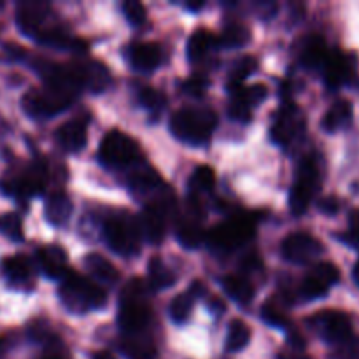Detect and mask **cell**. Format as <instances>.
<instances>
[{
  "mask_svg": "<svg viewBox=\"0 0 359 359\" xmlns=\"http://www.w3.org/2000/svg\"><path fill=\"white\" fill-rule=\"evenodd\" d=\"M58 294L67 311L76 314H83L91 309H100L107 302V294L100 284L76 272H69L60 280Z\"/></svg>",
  "mask_w": 359,
  "mask_h": 359,
  "instance_id": "1",
  "label": "cell"
},
{
  "mask_svg": "<svg viewBox=\"0 0 359 359\" xmlns=\"http://www.w3.org/2000/svg\"><path fill=\"white\" fill-rule=\"evenodd\" d=\"M151 321V307L147 300V287L140 279H132L121 291L118 323L128 335L142 332Z\"/></svg>",
  "mask_w": 359,
  "mask_h": 359,
  "instance_id": "2",
  "label": "cell"
},
{
  "mask_svg": "<svg viewBox=\"0 0 359 359\" xmlns=\"http://www.w3.org/2000/svg\"><path fill=\"white\" fill-rule=\"evenodd\" d=\"M217 126V116L210 109L184 107L170 118V132L179 140L193 146L205 144Z\"/></svg>",
  "mask_w": 359,
  "mask_h": 359,
  "instance_id": "3",
  "label": "cell"
},
{
  "mask_svg": "<svg viewBox=\"0 0 359 359\" xmlns=\"http://www.w3.org/2000/svg\"><path fill=\"white\" fill-rule=\"evenodd\" d=\"M256 231V221L252 216H233L223 221L207 235V242L214 251L230 252L248 244Z\"/></svg>",
  "mask_w": 359,
  "mask_h": 359,
  "instance_id": "4",
  "label": "cell"
},
{
  "mask_svg": "<svg viewBox=\"0 0 359 359\" xmlns=\"http://www.w3.org/2000/svg\"><path fill=\"white\" fill-rule=\"evenodd\" d=\"M104 237L109 248L119 256H133L140 251V233L139 221L130 214L112 216L104 224Z\"/></svg>",
  "mask_w": 359,
  "mask_h": 359,
  "instance_id": "5",
  "label": "cell"
},
{
  "mask_svg": "<svg viewBox=\"0 0 359 359\" xmlns=\"http://www.w3.org/2000/svg\"><path fill=\"white\" fill-rule=\"evenodd\" d=\"M140 149L135 140L119 130L105 133L98 147V160L104 167L119 168L132 165L139 160Z\"/></svg>",
  "mask_w": 359,
  "mask_h": 359,
  "instance_id": "6",
  "label": "cell"
},
{
  "mask_svg": "<svg viewBox=\"0 0 359 359\" xmlns=\"http://www.w3.org/2000/svg\"><path fill=\"white\" fill-rule=\"evenodd\" d=\"M319 188V172L311 158H305L298 167L297 182L290 191V209L294 216L307 212L311 200Z\"/></svg>",
  "mask_w": 359,
  "mask_h": 359,
  "instance_id": "7",
  "label": "cell"
},
{
  "mask_svg": "<svg viewBox=\"0 0 359 359\" xmlns=\"http://www.w3.org/2000/svg\"><path fill=\"white\" fill-rule=\"evenodd\" d=\"M323 251V245L314 235L307 231H294L290 233L280 244V255L286 262L304 265L318 258Z\"/></svg>",
  "mask_w": 359,
  "mask_h": 359,
  "instance_id": "8",
  "label": "cell"
},
{
  "mask_svg": "<svg viewBox=\"0 0 359 359\" xmlns=\"http://www.w3.org/2000/svg\"><path fill=\"white\" fill-rule=\"evenodd\" d=\"M311 325L330 344H344L353 337V323L346 312L325 311L311 319Z\"/></svg>",
  "mask_w": 359,
  "mask_h": 359,
  "instance_id": "9",
  "label": "cell"
},
{
  "mask_svg": "<svg viewBox=\"0 0 359 359\" xmlns=\"http://www.w3.org/2000/svg\"><path fill=\"white\" fill-rule=\"evenodd\" d=\"M46 181H48V168L42 161H37L30 168H27V172L20 177L4 182V191L20 196V198H30L44 191Z\"/></svg>",
  "mask_w": 359,
  "mask_h": 359,
  "instance_id": "10",
  "label": "cell"
},
{
  "mask_svg": "<svg viewBox=\"0 0 359 359\" xmlns=\"http://www.w3.org/2000/svg\"><path fill=\"white\" fill-rule=\"evenodd\" d=\"M167 207L161 203H147L140 216L137 217L139 221L140 233L142 238H146L151 244H161L167 231Z\"/></svg>",
  "mask_w": 359,
  "mask_h": 359,
  "instance_id": "11",
  "label": "cell"
},
{
  "mask_svg": "<svg viewBox=\"0 0 359 359\" xmlns=\"http://www.w3.org/2000/svg\"><path fill=\"white\" fill-rule=\"evenodd\" d=\"M49 13L48 4L42 2H25L18 6L16 11V23L20 30L28 37L37 39L42 32V23L46 21Z\"/></svg>",
  "mask_w": 359,
  "mask_h": 359,
  "instance_id": "12",
  "label": "cell"
},
{
  "mask_svg": "<svg viewBox=\"0 0 359 359\" xmlns=\"http://www.w3.org/2000/svg\"><path fill=\"white\" fill-rule=\"evenodd\" d=\"M39 265H41L42 272L49 277V279L62 280L69 270V259H67L65 251L60 245H46V248L39 249L37 252Z\"/></svg>",
  "mask_w": 359,
  "mask_h": 359,
  "instance_id": "13",
  "label": "cell"
},
{
  "mask_svg": "<svg viewBox=\"0 0 359 359\" xmlns=\"http://www.w3.org/2000/svg\"><path fill=\"white\" fill-rule=\"evenodd\" d=\"M56 140L69 153L84 149L88 140V123L81 118L63 123L56 132Z\"/></svg>",
  "mask_w": 359,
  "mask_h": 359,
  "instance_id": "14",
  "label": "cell"
},
{
  "mask_svg": "<svg viewBox=\"0 0 359 359\" xmlns=\"http://www.w3.org/2000/svg\"><path fill=\"white\" fill-rule=\"evenodd\" d=\"M353 77V63L351 58L344 53H330L325 63V81L330 90H337Z\"/></svg>",
  "mask_w": 359,
  "mask_h": 359,
  "instance_id": "15",
  "label": "cell"
},
{
  "mask_svg": "<svg viewBox=\"0 0 359 359\" xmlns=\"http://www.w3.org/2000/svg\"><path fill=\"white\" fill-rule=\"evenodd\" d=\"M161 60H163L161 48L158 44H153V42L137 44L130 51V62L137 70H142V72H151L156 67H160Z\"/></svg>",
  "mask_w": 359,
  "mask_h": 359,
  "instance_id": "16",
  "label": "cell"
},
{
  "mask_svg": "<svg viewBox=\"0 0 359 359\" xmlns=\"http://www.w3.org/2000/svg\"><path fill=\"white\" fill-rule=\"evenodd\" d=\"M202 212H193L189 217L179 221L177 238L186 249H195L205 241V231L202 228Z\"/></svg>",
  "mask_w": 359,
  "mask_h": 359,
  "instance_id": "17",
  "label": "cell"
},
{
  "mask_svg": "<svg viewBox=\"0 0 359 359\" xmlns=\"http://www.w3.org/2000/svg\"><path fill=\"white\" fill-rule=\"evenodd\" d=\"M84 269L90 272L93 277L95 283H105V284H114L118 283L119 272L105 256L97 255V252H90L84 258Z\"/></svg>",
  "mask_w": 359,
  "mask_h": 359,
  "instance_id": "18",
  "label": "cell"
},
{
  "mask_svg": "<svg viewBox=\"0 0 359 359\" xmlns=\"http://www.w3.org/2000/svg\"><path fill=\"white\" fill-rule=\"evenodd\" d=\"M46 219L53 226H63L72 216V202L63 191H56L46 200Z\"/></svg>",
  "mask_w": 359,
  "mask_h": 359,
  "instance_id": "19",
  "label": "cell"
},
{
  "mask_svg": "<svg viewBox=\"0 0 359 359\" xmlns=\"http://www.w3.org/2000/svg\"><path fill=\"white\" fill-rule=\"evenodd\" d=\"M304 130V119L302 121H297V114L294 112H286L283 111L280 118L273 123L272 126V140L279 146H286L290 144V140L293 139L294 133L302 132Z\"/></svg>",
  "mask_w": 359,
  "mask_h": 359,
  "instance_id": "20",
  "label": "cell"
},
{
  "mask_svg": "<svg viewBox=\"0 0 359 359\" xmlns=\"http://www.w3.org/2000/svg\"><path fill=\"white\" fill-rule=\"evenodd\" d=\"M351 119H353V105L347 100H339L328 109V112L323 118L321 126L328 133H335L346 125H349Z\"/></svg>",
  "mask_w": 359,
  "mask_h": 359,
  "instance_id": "21",
  "label": "cell"
},
{
  "mask_svg": "<svg viewBox=\"0 0 359 359\" xmlns=\"http://www.w3.org/2000/svg\"><path fill=\"white\" fill-rule=\"evenodd\" d=\"M328 56L330 51L326 48L325 39L319 35H311L302 51V63L309 69H319V67H325Z\"/></svg>",
  "mask_w": 359,
  "mask_h": 359,
  "instance_id": "22",
  "label": "cell"
},
{
  "mask_svg": "<svg viewBox=\"0 0 359 359\" xmlns=\"http://www.w3.org/2000/svg\"><path fill=\"white\" fill-rule=\"evenodd\" d=\"M223 290L228 297L241 305H249L255 298V287L245 277L226 276L223 279Z\"/></svg>",
  "mask_w": 359,
  "mask_h": 359,
  "instance_id": "23",
  "label": "cell"
},
{
  "mask_svg": "<svg viewBox=\"0 0 359 359\" xmlns=\"http://www.w3.org/2000/svg\"><path fill=\"white\" fill-rule=\"evenodd\" d=\"M2 273L13 283H25L32 277V263L27 256H9L2 262Z\"/></svg>",
  "mask_w": 359,
  "mask_h": 359,
  "instance_id": "24",
  "label": "cell"
},
{
  "mask_svg": "<svg viewBox=\"0 0 359 359\" xmlns=\"http://www.w3.org/2000/svg\"><path fill=\"white\" fill-rule=\"evenodd\" d=\"M177 283L175 273L161 262V258H153L149 262V284L154 290H167Z\"/></svg>",
  "mask_w": 359,
  "mask_h": 359,
  "instance_id": "25",
  "label": "cell"
},
{
  "mask_svg": "<svg viewBox=\"0 0 359 359\" xmlns=\"http://www.w3.org/2000/svg\"><path fill=\"white\" fill-rule=\"evenodd\" d=\"M81 70H83L84 86L90 88L91 91H102L109 84L111 77H109L107 69L102 63L91 62V63H79Z\"/></svg>",
  "mask_w": 359,
  "mask_h": 359,
  "instance_id": "26",
  "label": "cell"
},
{
  "mask_svg": "<svg viewBox=\"0 0 359 359\" xmlns=\"http://www.w3.org/2000/svg\"><path fill=\"white\" fill-rule=\"evenodd\" d=\"M249 340H251V330H249V326L244 321H241V319L231 321L226 333V342H224V347H226L228 353H238L244 347H248Z\"/></svg>",
  "mask_w": 359,
  "mask_h": 359,
  "instance_id": "27",
  "label": "cell"
},
{
  "mask_svg": "<svg viewBox=\"0 0 359 359\" xmlns=\"http://www.w3.org/2000/svg\"><path fill=\"white\" fill-rule=\"evenodd\" d=\"M216 39L209 34L207 30H196L195 34H191L188 41V56L191 62H198L203 56L207 55L210 48L216 44Z\"/></svg>",
  "mask_w": 359,
  "mask_h": 359,
  "instance_id": "28",
  "label": "cell"
},
{
  "mask_svg": "<svg viewBox=\"0 0 359 359\" xmlns=\"http://www.w3.org/2000/svg\"><path fill=\"white\" fill-rule=\"evenodd\" d=\"M256 69H258V62H256V58H252V56H245V58H242L241 62L235 65L233 72H231L230 76V81H228V88H230L231 93H237L241 88H244V81L248 79L251 74H255Z\"/></svg>",
  "mask_w": 359,
  "mask_h": 359,
  "instance_id": "29",
  "label": "cell"
},
{
  "mask_svg": "<svg viewBox=\"0 0 359 359\" xmlns=\"http://www.w3.org/2000/svg\"><path fill=\"white\" fill-rule=\"evenodd\" d=\"M249 39H251L249 28H245L244 25H230L228 28H224L223 35H221V39L217 42H219V46H223L226 49H237L248 44Z\"/></svg>",
  "mask_w": 359,
  "mask_h": 359,
  "instance_id": "30",
  "label": "cell"
},
{
  "mask_svg": "<svg viewBox=\"0 0 359 359\" xmlns=\"http://www.w3.org/2000/svg\"><path fill=\"white\" fill-rule=\"evenodd\" d=\"M0 233L9 241L21 242L23 241V224L18 214H0Z\"/></svg>",
  "mask_w": 359,
  "mask_h": 359,
  "instance_id": "31",
  "label": "cell"
},
{
  "mask_svg": "<svg viewBox=\"0 0 359 359\" xmlns=\"http://www.w3.org/2000/svg\"><path fill=\"white\" fill-rule=\"evenodd\" d=\"M330 290H332V287L326 283H323L312 270L311 273L305 277L304 283H302V294H304L307 300H319V298H325Z\"/></svg>",
  "mask_w": 359,
  "mask_h": 359,
  "instance_id": "32",
  "label": "cell"
},
{
  "mask_svg": "<svg viewBox=\"0 0 359 359\" xmlns=\"http://www.w3.org/2000/svg\"><path fill=\"white\" fill-rule=\"evenodd\" d=\"M189 184H191V189H195V191H212V188L216 186V172L210 167H207V165H202V167H198L193 172Z\"/></svg>",
  "mask_w": 359,
  "mask_h": 359,
  "instance_id": "33",
  "label": "cell"
},
{
  "mask_svg": "<svg viewBox=\"0 0 359 359\" xmlns=\"http://www.w3.org/2000/svg\"><path fill=\"white\" fill-rule=\"evenodd\" d=\"M266 93H269V91H266V88L263 86V84H252L251 88H248V86L241 88L237 93H233V98L235 100H238V102H242V104L248 105L249 109H252L265 100Z\"/></svg>",
  "mask_w": 359,
  "mask_h": 359,
  "instance_id": "34",
  "label": "cell"
},
{
  "mask_svg": "<svg viewBox=\"0 0 359 359\" xmlns=\"http://www.w3.org/2000/svg\"><path fill=\"white\" fill-rule=\"evenodd\" d=\"M193 302L195 298L189 293H182L179 297H175L170 304V316L175 323H184L188 321L189 314H191Z\"/></svg>",
  "mask_w": 359,
  "mask_h": 359,
  "instance_id": "35",
  "label": "cell"
},
{
  "mask_svg": "<svg viewBox=\"0 0 359 359\" xmlns=\"http://www.w3.org/2000/svg\"><path fill=\"white\" fill-rule=\"evenodd\" d=\"M160 184V179L153 170H139L130 175V186L135 193H146Z\"/></svg>",
  "mask_w": 359,
  "mask_h": 359,
  "instance_id": "36",
  "label": "cell"
},
{
  "mask_svg": "<svg viewBox=\"0 0 359 359\" xmlns=\"http://www.w3.org/2000/svg\"><path fill=\"white\" fill-rule=\"evenodd\" d=\"M139 100L147 111L153 112H160L161 109L167 105V97H165L160 90H154V88H144V90L140 91Z\"/></svg>",
  "mask_w": 359,
  "mask_h": 359,
  "instance_id": "37",
  "label": "cell"
},
{
  "mask_svg": "<svg viewBox=\"0 0 359 359\" xmlns=\"http://www.w3.org/2000/svg\"><path fill=\"white\" fill-rule=\"evenodd\" d=\"M262 318H263V321L266 323V325L276 326V328H286V326H287L286 314H284L283 309H280L279 305L273 304L272 300L266 302V304L263 305Z\"/></svg>",
  "mask_w": 359,
  "mask_h": 359,
  "instance_id": "38",
  "label": "cell"
},
{
  "mask_svg": "<svg viewBox=\"0 0 359 359\" xmlns=\"http://www.w3.org/2000/svg\"><path fill=\"white\" fill-rule=\"evenodd\" d=\"M312 272H314L316 276L323 280V283L328 284L330 287H333L335 284H339V280H340V270L337 269V265H333V263H330V262L318 263V265L312 269Z\"/></svg>",
  "mask_w": 359,
  "mask_h": 359,
  "instance_id": "39",
  "label": "cell"
},
{
  "mask_svg": "<svg viewBox=\"0 0 359 359\" xmlns=\"http://www.w3.org/2000/svg\"><path fill=\"white\" fill-rule=\"evenodd\" d=\"M123 13H125L126 20L132 25H142L144 20H146V9L137 0H126L123 4Z\"/></svg>",
  "mask_w": 359,
  "mask_h": 359,
  "instance_id": "40",
  "label": "cell"
},
{
  "mask_svg": "<svg viewBox=\"0 0 359 359\" xmlns=\"http://www.w3.org/2000/svg\"><path fill=\"white\" fill-rule=\"evenodd\" d=\"M340 241L347 242L353 248L359 249V210H354L349 217V231L347 233L339 235Z\"/></svg>",
  "mask_w": 359,
  "mask_h": 359,
  "instance_id": "41",
  "label": "cell"
},
{
  "mask_svg": "<svg viewBox=\"0 0 359 359\" xmlns=\"http://www.w3.org/2000/svg\"><path fill=\"white\" fill-rule=\"evenodd\" d=\"M252 109H249L248 105L242 104V102L235 100L230 104V107H228V114H230L231 119H235V121H241V123H249L252 119V114H251Z\"/></svg>",
  "mask_w": 359,
  "mask_h": 359,
  "instance_id": "42",
  "label": "cell"
},
{
  "mask_svg": "<svg viewBox=\"0 0 359 359\" xmlns=\"http://www.w3.org/2000/svg\"><path fill=\"white\" fill-rule=\"evenodd\" d=\"M207 86H209L207 79H203L200 76H193L182 83V90L189 95H195V97H200L207 90Z\"/></svg>",
  "mask_w": 359,
  "mask_h": 359,
  "instance_id": "43",
  "label": "cell"
},
{
  "mask_svg": "<svg viewBox=\"0 0 359 359\" xmlns=\"http://www.w3.org/2000/svg\"><path fill=\"white\" fill-rule=\"evenodd\" d=\"M319 209L325 214L333 216V214L339 212V202L335 200V196H326V198H323L321 202H319Z\"/></svg>",
  "mask_w": 359,
  "mask_h": 359,
  "instance_id": "44",
  "label": "cell"
},
{
  "mask_svg": "<svg viewBox=\"0 0 359 359\" xmlns=\"http://www.w3.org/2000/svg\"><path fill=\"white\" fill-rule=\"evenodd\" d=\"M242 269H244L245 272H249V270H259L262 269V262H259L256 256H248V258L242 262Z\"/></svg>",
  "mask_w": 359,
  "mask_h": 359,
  "instance_id": "45",
  "label": "cell"
},
{
  "mask_svg": "<svg viewBox=\"0 0 359 359\" xmlns=\"http://www.w3.org/2000/svg\"><path fill=\"white\" fill-rule=\"evenodd\" d=\"M203 6H205V4H203V2H188V4H186V9H189V11H200Z\"/></svg>",
  "mask_w": 359,
  "mask_h": 359,
  "instance_id": "46",
  "label": "cell"
},
{
  "mask_svg": "<svg viewBox=\"0 0 359 359\" xmlns=\"http://www.w3.org/2000/svg\"><path fill=\"white\" fill-rule=\"evenodd\" d=\"M354 280H356V284L359 286V262L356 263V266H354Z\"/></svg>",
  "mask_w": 359,
  "mask_h": 359,
  "instance_id": "47",
  "label": "cell"
},
{
  "mask_svg": "<svg viewBox=\"0 0 359 359\" xmlns=\"http://www.w3.org/2000/svg\"><path fill=\"white\" fill-rule=\"evenodd\" d=\"M95 359H114L111 356V354H107V353H100V354H97V356H95Z\"/></svg>",
  "mask_w": 359,
  "mask_h": 359,
  "instance_id": "48",
  "label": "cell"
},
{
  "mask_svg": "<svg viewBox=\"0 0 359 359\" xmlns=\"http://www.w3.org/2000/svg\"><path fill=\"white\" fill-rule=\"evenodd\" d=\"M41 359H62V358H58V356H44V358H41Z\"/></svg>",
  "mask_w": 359,
  "mask_h": 359,
  "instance_id": "49",
  "label": "cell"
}]
</instances>
